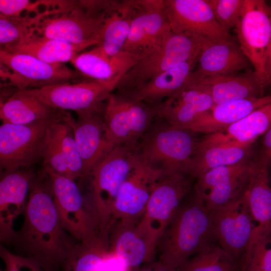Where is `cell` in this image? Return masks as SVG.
Listing matches in <instances>:
<instances>
[{
	"mask_svg": "<svg viewBox=\"0 0 271 271\" xmlns=\"http://www.w3.org/2000/svg\"><path fill=\"white\" fill-rule=\"evenodd\" d=\"M163 172L150 167L138 156L119 189L114 205L112 225L116 220L129 225L139 222L145 213L153 188Z\"/></svg>",
	"mask_w": 271,
	"mask_h": 271,
	"instance_id": "9a60e30c",
	"label": "cell"
},
{
	"mask_svg": "<svg viewBox=\"0 0 271 271\" xmlns=\"http://www.w3.org/2000/svg\"><path fill=\"white\" fill-rule=\"evenodd\" d=\"M105 271H135L128 266L116 255L107 251L104 258Z\"/></svg>",
	"mask_w": 271,
	"mask_h": 271,
	"instance_id": "7bdbcfd3",
	"label": "cell"
},
{
	"mask_svg": "<svg viewBox=\"0 0 271 271\" xmlns=\"http://www.w3.org/2000/svg\"><path fill=\"white\" fill-rule=\"evenodd\" d=\"M21 229L12 242L25 256L51 271L62 265L75 244L61 225L50 180L43 170L32 179Z\"/></svg>",
	"mask_w": 271,
	"mask_h": 271,
	"instance_id": "6da1fadb",
	"label": "cell"
},
{
	"mask_svg": "<svg viewBox=\"0 0 271 271\" xmlns=\"http://www.w3.org/2000/svg\"><path fill=\"white\" fill-rule=\"evenodd\" d=\"M63 118L54 122L50 129L61 146L71 179L75 181L84 178L83 165L72 129Z\"/></svg>",
	"mask_w": 271,
	"mask_h": 271,
	"instance_id": "8d00e7d4",
	"label": "cell"
},
{
	"mask_svg": "<svg viewBox=\"0 0 271 271\" xmlns=\"http://www.w3.org/2000/svg\"><path fill=\"white\" fill-rule=\"evenodd\" d=\"M209 212L219 245L240 266L257 227L245 195Z\"/></svg>",
	"mask_w": 271,
	"mask_h": 271,
	"instance_id": "7c38bea8",
	"label": "cell"
},
{
	"mask_svg": "<svg viewBox=\"0 0 271 271\" xmlns=\"http://www.w3.org/2000/svg\"><path fill=\"white\" fill-rule=\"evenodd\" d=\"M50 126L48 131L42 158L43 167H48L55 173L71 179L61 146L51 131Z\"/></svg>",
	"mask_w": 271,
	"mask_h": 271,
	"instance_id": "ab89813d",
	"label": "cell"
},
{
	"mask_svg": "<svg viewBox=\"0 0 271 271\" xmlns=\"http://www.w3.org/2000/svg\"><path fill=\"white\" fill-rule=\"evenodd\" d=\"M116 1H46L50 10L39 24L37 35L86 48L96 45Z\"/></svg>",
	"mask_w": 271,
	"mask_h": 271,
	"instance_id": "3957f363",
	"label": "cell"
},
{
	"mask_svg": "<svg viewBox=\"0 0 271 271\" xmlns=\"http://www.w3.org/2000/svg\"><path fill=\"white\" fill-rule=\"evenodd\" d=\"M112 90L104 83L85 79L21 91L55 109L77 113L103 110Z\"/></svg>",
	"mask_w": 271,
	"mask_h": 271,
	"instance_id": "5bb4252c",
	"label": "cell"
},
{
	"mask_svg": "<svg viewBox=\"0 0 271 271\" xmlns=\"http://www.w3.org/2000/svg\"><path fill=\"white\" fill-rule=\"evenodd\" d=\"M251 145H219L197 149L190 159L185 173L194 179L214 168L248 160Z\"/></svg>",
	"mask_w": 271,
	"mask_h": 271,
	"instance_id": "4dcf8cb0",
	"label": "cell"
},
{
	"mask_svg": "<svg viewBox=\"0 0 271 271\" xmlns=\"http://www.w3.org/2000/svg\"><path fill=\"white\" fill-rule=\"evenodd\" d=\"M214 17L226 32L236 27L242 11L244 0H207Z\"/></svg>",
	"mask_w": 271,
	"mask_h": 271,
	"instance_id": "f35d334b",
	"label": "cell"
},
{
	"mask_svg": "<svg viewBox=\"0 0 271 271\" xmlns=\"http://www.w3.org/2000/svg\"><path fill=\"white\" fill-rule=\"evenodd\" d=\"M103 118L105 138L111 145L136 148L157 117L152 106L117 93L106 100Z\"/></svg>",
	"mask_w": 271,
	"mask_h": 271,
	"instance_id": "30bf717a",
	"label": "cell"
},
{
	"mask_svg": "<svg viewBox=\"0 0 271 271\" xmlns=\"http://www.w3.org/2000/svg\"><path fill=\"white\" fill-rule=\"evenodd\" d=\"M271 102V95L251 97L214 105L198 117L187 129L205 135L218 131Z\"/></svg>",
	"mask_w": 271,
	"mask_h": 271,
	"instance_id": "484cf974",
	"label": "cell"
},
{
	"mask_svg": "<svg viewBox=\"0 0 271 271\" xmlns=\"http://www.w3.org/2000/svg\"><path fill=\"white\" fill-rule=\"evenodd\" d=\"M171 31L194 34L210 41L230 38L216 21L207 0H163Z\"/></svg>",
	"mask_w": 271,
	"mask_h": 271,
	"instance_id": "e0dca14e",
	"label": "cell"
},
{
	"mask_svg": "<svg viewBox=\"0 0 271 271\" xmlns=\"http://www.w3.org/2000/svg\"><path fill=\"white\" fill-rule=\"evenodd\" d=\"M249 60L231 38L209 41L201 50L188 83H197L214 75L237 74Z\"/></svg>",
	"mask_w": 271,
	"mask_h": 271,
	"instance_id": "44dd1931",
	"label": "cell"
},
{
	"mask_svg": "<svg viewBox=\"0 0 271 271\" xmlns=\"http://www.w3.org/2000/svg\"><path fill=\"white\" fill-rule=\"evenodd\" d=\"M242 262L248 263L255 271H271V234L261 235L255 232Z\"/></svg>",
	"mask_w": 271,
	"mask_h": 271,
	"instance_id": "74e56055",
	"label": "cell"
},
{
	"mask_svg": "<svg viewBox=\"0 0 271 271\" xmlns=\"http://www.w3.org/2000/svg\"><path fill=\"white\" fill-rule=\"evenodd\" d=\"M270 127L271 102L225 128L200 138L196 150L219 145H251Z\"/></svg>",
	"mask_w": 271,
	"mask_h": 271,
	"instance_id": "d4e9b609",
	"label": "cell"
},
{
	"mask_svg": "<svg viewBox=\"0 0 271 271\" xmlns=\"http://www.w3.org/2000/svg\"><path fill=\"white\" fill-rule=\"evenodd\" d=\"M256 231L271 234V186L266 163L258 157L251 161L249 181L245 193Z\"/></svg>",
	"mask_w": 271,
	"mask_h": 271,
	"instance_id": "83f0119b",
	"label": "cell"
},
{
	"mask_svg": "<svg viewBox=\"0 0 271 271\" xmlns=\"http://www.w3.org/2000/svg\"><path fill=\"white\" fill-rule=\"evenodd\" d=\"M108 249L104 242L75 243L61 265L62 271H105L104 258Z\"/></svg>",
	"mask_w": 271,
	"mask_h": 271,
	"instance_id": "e575fe53",
	"label": "cell"
},
{
	"mask_svg": "<svg viewBox=\"0 0 271 271\" xmlns=\"http://www.w3.org/2000/svg\"><path fill=\"white\" fill-rule=\"evenodd\" d=\"M138 158L136 148L115 146L96 166L91 179V200L87 203L100 238L108 240L114 205L119 189Z\"/></svg>",
	"mask_w": 271,
	"mask_h": 271,
	"instance_id": "277c9868",
	"label": "cell"
},
{
	"mask_svg": "<svg viewBox=\"0 0 271 271\" xmlns=\"http://www.w3.org/2000/svg\"><path fill=\"white\" fill-rule=\"evenodd\" d=\"M198 56L159 74L135 90L125 94L151 106L157 105L181 90L188 83Z\"/></svg>",
	"mask_w": 271,
	"mask_h": 271,
	"instance_id": "4316f807",
	"label": "cell"
},
{
	"mask_svg": "<svg viewBox=\"0 0 271 271\" xmlns=\"http://www.w3.org/2000/svg\"><path fill=\"white\" fill-rule=\"evenodd\" d=\"M157 119L138 143V155L154 169L185 173L200 139L198 133Z\"/></svg>",
	"mask_w": 271,
	"mask_h": 271,
	"instance_id": "5b68a950",
	"label": "cell"
},
{
	"mask_svg": "<svg viewBox=\"0 0 271 271\" xmlns=\"http://www.w3.org/2000/svg\"><path fill=\"white\" fill-rule=\"evenodd\" d=\"M137 271H177V270L163 263L158 260H155L143 264Z\"/></svg>",
	"mask_w": 271,
	"mask_h": 271,
	"instance_id": "f6af8a7d",
	"label": "cell"
},
{
	"mask_svg": "<svg viewBox=\"0 0 271 271\" xmlns=\"http://www.w3.org/2000/svg\"><path fill=\"white\" fill-rule=\"evenodd\" d=\"M52 187L55 205L64 229L78 242L94 245L105 242L87 202L74 181L43 167Z\"/></svg>",
	"mask_w": 271,
	"mask_h": 271,
	"instance_id": "ba28073f",
	"label": "cell"
},
{
	"mask_svg": "<svg viewBox=\"0 0 271 271\" xmlns=\"http://www.w3.org/2000/svg\"><path fill=\"white\" fill-rule=\"evenodd\" d=\"M197 83L207 89L215 104L262 96L263 92L253 71L239 74L211 76Z\"/></svg>",
	"mask_w": 271,
	"mask_h": 271,
	"instance_id": "f1b7e54d",
	"label": "cell"
},
{
	"mask_svg": "<svg viewBox=\"0 0 271 271\" xmlns=\"http://www.w3.org/2000/svg\"><path fill=\"white\" fill-rule=\"evenodd\" d=\"M103 112H78L75 120L67 111L63 118L72 129L82 161L84 178L89 177L96 166L115 147L105 138Z\"/></svg>",
	"mask_w": 271,
	"mask_h": 271,
	"instance_id": "d6986e66",
	"label": "cell"
},
{
	"mask_svg": "<svg viewBox=\"0 0 271 271\" xmlns=\"http://www.w3.org/2000/svg\"><path fill=\"white\" fill-rule=\"evenodd\" d=\"M0 255L6 271H51L36 259L13 253L3 245Z\"/></svg>",
	"mask_w": 271,
	"mask_h": 271,
	"instance_id": "60d3db41",
	"label": "cell"
},
{
	"mask_svg": "<svg viewBox=\"0 0 271 271\" xmlns=\"http://www.w3.org/2000/svg\"><path fill=\"white\" fill-rule=\"evenodd\" d=\"M258 158L271 167V127L264 134Z\"/></svg>",
	"mask_w": 271,
	"mask_h": 271,
	"instance_id": "ee69618b",
	"label": "cell"
},
{
	"mask_svg": "<svg viewBox=\"0 0 271 271\" xmlns=\"http://www.w3.org/2000/svg\"><path fill=\"white\" fill-rule=\"evenodd\" d=\"M185 197L157 242L156 255L177 269L194 255L218 244L209 212L194 189Z\"/></svg>",
	"mask_w": 271,
	"mask_h": 271,
	"instance_id": "7a4b0ae2",
	"label": "cell"
},
{
	"mask_svg": "<svg viewBox=\"0 0 271 271\" xmlns=\"http://www.w3.org/2000/svg\"><path fill=\"white\" fill-rule=\"evenodd\" d=\"M85 49L80 45L36 35L27 41L1 50L28 55L49 64H63L71 62Z\"/></svg>",
	"mask_w": 271,
	"mask_h": 271,
	"instance_id": "d6a6232c",
	"label": "cell"
},
{
	"mask_svg": "<svg viewBox=\"0 0 271 271\" xmlns=\"http://www.w3.org/2000/svg\"><path fill=\"white\" fill-rule=\"evenodd\" d=\"M41 1L32 2L27 0H0V15L6 17L21 16L24 10H36Z\"/></svg>",
	"mask_w": 271,
	"mask_h": 271,
	"instance_id": "b9f144b4",
	"label": "cell"
},
{
	"mask_svg": "<svg viewBox=\"0 0 271 271\" xmlns=\"http://www.w3.org/2000/svg\"><path fill=\"white\" fill-rule=\"evenodd\" d=\"M209 41L198 35L172 31L159 46L144 56L123 75L115 89L120 94L135 90L165 71L198 56Z\"/></svg>",
	"mask_w": 271,
	"mask_h": 271,
	"instance_id": "8992f818",
	"label": "cell"
},
{
	"mask_svg": "<svg viewBox=\"0 0 271 271\" xmlns=\"http://www.w3.org/2000/svg\"><path fill=\"white\" fill-rule=\"evenodd\" d=\"M49 13L47 8L34 16L6 17L0 15L1 50L27 41L36 36L41 20Z\"/></svg>",
	"mask_w": 271,
	"mask_h": 271,
	"instance_id": "836d02e7",
	"label": "cell"
},
{
	"mask_svg": "<svg viewBox=\"0 0 271 271\" xmlns=\"http://www.w3.org/2000/svg\"><path fill=\"white\" fill-rule=\"evenodd\" d=\"M62 110L18 90L1 103L0 118L2 123L27 124L54 116Z\"/></svg>",
	"mask_w": 271,
	"mask_h": 271,
	"instance_id": "1f68e13d",
	"label": "cell"
},
{
	"mask_svg": "<svg viewBox=\"0 0 271 271\" xmlns=\"http://www.w3.org/2000/svg\"><path fill=\"white\" fill-rule=\"evenodd\" d=\"M27 168L5 174L0 182V239L3 243H12L16 232L15 219L24 212L26 198L35 176Z\"/></svg>",
	"mask_w": 271,
	"mask_h": 271,
	"instance_id": "603a6c76",
	"label": "cell"
},
{
	"mask_svg": "<svg viewBox=\"0 0 271 271\" xmlns=\"http://www.w3.org/2000/svg\"><path fill=\"white\" fill-rule=\"evenodd\" d=\"M238 271H255L250 265L246 262H242Z\"/></svg>",
	"mask_w": 271,
	"mask_h": 271,
	"instance_id": "7dc6e473",
	"label": "cell"
},
{
	"mask_svg": "<svg viewBox=\"0 0 271 271\" xmlns=\"http://www.w3.org/2000/svg\"><path fill=\"white\" fill-rule=\"evenodd\" d=\"M252 161L211 169L196 180L193 187L208 211L242 197L248 185Z\"/></svg>",
	"mask_w": 271,
	"mask_h": 271,
	"instance_id": "2e32d148",
	"label": "cell"
},
{
	"mask_svg": "<svg viewBox=\"0 0 271 271\" xmlns=\"http://www.w3.org/2000/svg\"><path fill=\"white\" fill-rule=\"evenodd\" d=\"M239 267L219 244H216L194 255L177 270L238 271Z\"/></svg>",
	"mask_w": 271,
	"mask_h": 271,
	"instance_id": "d590c367",
	"label": "cell"
},
{
	"mask_svg": "<svg viewBox=\"0 0 271 271\" xmlns=\"http://www.w3.org/2000/svg\"><path fill=\"white\" fill-rule=\"evenodd\" d=\"M194 179L182 171L164 172L155 185L145 213L136 225L157 244L192 190Z\"/></svg>",
	"mask_w": 271,
	"mask_h": 271,
	"instance_id": "9c48e42d",
	"label": "cell"
},
{
	"mask_svg": "<svg viewBox=\"0 0 271 271\" xmlns=\"http://www.w3.org/2000/svg\"><path fill=\"white\" fill-rule=\"evenodd\" d=\"M139 8V1L119 2L117 7L107 18L99 41L95 47L109 57L122 51L132 21Z\"/></svg>",
	"mask_w": 271,
	"mask_h": 271,
	"instance_id": "f546056e",
	"label": "cell"
},
{
	"mask_svg": "<svg viewBox=\"0 0 271 271\" xmlns=\"http://www.w3.org/2000/svg\"><path fill=\"white\" fill-rule=\"evenodd\" d=\"M143 57L125 51L109 57L94 47L78 53L70 62L84 78L104 83L113 90L123 75Z\"/></svg>",
	"mask_w": 271,
	"mask_h": 271,
	"instance_id": "7402d4cb",
	"label": "cell"
},
{
	"mask_svg": "<svg viewBox=\"0 0 271 271\" xmlns=\"http://www.w3.org/2000/svg\"><path fill=\"white\" fill-rule=\"evenodd\" d=\"M265 70L267 76L268 85H271V39L266 55L265 61Z\"/></svg>",
	"mask_w": 271,
	"mask_h": 271,
	"instance_id": "bcb514c9",
	"label": "cell"
},
{
	"mask_svg": "<svg viewBox=\"0 0 271 271\" xmlns=\"http://www.w3.org/2000/svg\"><path fill=\"white\" fill-rule=\"evenodd\" d=\"M0 61L10 84L19 90L87 79L65 64H49L24 54L0 50Z\"/></svg>",
	"mask_w": 271,
	"mask_h": 271,
	"instance_id": "4fadbf2b",
	"label": "cell"
},
{
	"mask_svg": "<svg viewBox=\"0 0 271 271\" xmlns=\"http://www.w3.org/2000/svg\"><path fill=\"white\" fill-rule=\"evenodd\" d=\"M108 251L137 271L143 264L155 260L157 244L136 225H125L117 220L108 235Z\"/></svg>",
	"mask_w": 271,
	"mask_h": 271,
	"instance_id": "cb8c5ba5",
	"label": "cell"
},
{
	"mask_svg": "<svg viewBox=\"0 0 271 271\" xmlns=\"http://www.w3.org/2000/svg\"><path fill=\"white\" fill-rule=\"evenodd\" d=\"M122 51L145 56L159 46L172 32L163 0L140 1Z\"/></svg>",
	"mask_w": 271,
	"mask_h": 271,
	"instance_id": "ac0fdd59",
	"label": "cell"
},
{
	"mask_svg": "<svg viewBox=\"0 0 271 271\" xmlns=\"http://www.w3.org/2000/svg\"><path fill=\"white\" fill-rule=\"evenodd\" d=\"M214 102L208 91L199 83H188L162 103L152 106L157 118L182 129L188 127Z\"/></svg>",
	"mask_w": 271,
	"mask_h": 271,
	"instance_id": "ffe728a7",
	"label": "cell"
},
{
	"mask_svg": "<svg viewBox=\"0 0 271 271\" xmlns=\"http://www.w3.org/2000/svg\"><path fill=\"white\" fill-rule=\"evenodd\" d=\"M234 31L263 92L269 85L265 61L271 39V6L262 0H244Z\"/></svg>",
	"mask_w": 271,
	"mask_h": 271,
	"instance_id": "8fae6325",
	"label": "cell"
},
{
	"mask_svg": "<svg viewBox=\"0 0 271 271\" xmlns=\"http://www.w3.org/2000/svg\"><path fill=\"white\" fill-rule=\"evenodd\" d=\"M66 111L27 124L0 126V168L5 174L29 168L42 159L48 131Z\"/></svg>",
	"mask_w": 271,
	"mask_h": 271,
	"instance_id": "52a82bcc",
	"label": "cell"
}]
</instances>
